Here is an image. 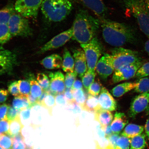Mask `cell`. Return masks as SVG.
I'll return each instance as SVG.
<instances>
[{
  "label": "cell",
  "instance_id": "6da1fadb",
  "mask_svg": "<svg viewBox=\"0 0 149 149\" xmlns=\"http://www.w3.org/2000/svg\"><path fill=\"white\" fill-rule=\"evenodd\" d=\"M100 19L102 37L110 45L118 47L127 44H136L138 42L137 30L133 25L105 18Z\"/></svg>",
  "mask_w": 149,
  "mask_h": 149
},
{
  "label": "cell",
  "instance_id": "7a4b0ae2",
  "mask_svg": "<svg viewBox=\"0 0 149 149\" xmlns=\"http://www.w3.org/2000/svg\"><path fill=\"white\" fill-rule=\"evenodd\" d=\"M100 27V19L91 15L86 10L80 9L72 27V40L81 44L87 43L96 37Z\"/></svg>",
  "mask_w": 149,
  "mask_h": 149
},
{
  "label": "cell",
  "instance_id": "3957f363",
  "mask_svg": "<svg viewBox=\"0 0 149 149\" xmlns=\"http://www.w3.org/2000/svg\"><path fill=\"white\" fill-rule=\"evenodd\" d=\"M72 8V0H44L41 7L43 17L50 23L63 21Z\"/></svg>",
  "mask_w": 149,
  "mask_h": 149
},
{
  "label": "cell",
  "instance_id": "277c9868",
  "mask_svg": "<svg viewBox=\"0 0 149 149\" xmlns=\"http://www.w3.org/2000/svg\"><path fill=\"white\" fill-rule=\"evenodd\" d=\"M136 20L141 31L149 39V12L144 0H120Z\"/></svg>",
  "mask_w": 149,
  "mask_h": 149
},
{
  "label": "cell",
  "instance_id": "5b68a950",
  "mask_svg": "<svg viewBox=\"0 0 149 149\" xmlns=\"http://www.w3.org/2000/svg\"><path fill=\"white\" fill-rule=\"evenodd\" d=\"M111 57L115 70L142 61L138 52L121 47L113 48Z\"/></svg>",
  "mask_w": 149,
  "mask_h": 149
},
{
  "label": "cell",
  "instance_id": "8992f818",
  "mask_svg": "<svg viewBox=\"0 0 149 149\" xmlns=\"http://www.w3.org/2000/svg\"><path fill=\"white\" fill-rule=\"evenodd\" d=\"M7 25L12 37H28L33 34L28 19L17 12L11 16Z\"/></svg>",
  "mask_w": 149,
  "mask_h": 149
},
{
  "label": "cell",
  "instance_id": "52a82bcc",
  "mask_svg": "<svg viewBox=\"0 0 149 149\" xmlns=\"http://www.w3.org/2000/svg\"><path fill=\"white\" fill-rule=\"evenodd\" d=\"M86 58L87 68L89 70L95 71L97 64L102 51L101 42L96 37L87 44H81Z\"/></svg>",
  "mask_w": 149,
  "mask_h": 149
},
{
  "label": "cell",
  "instance_id": "ba28073f",
  "mask_svg": "<svg viewBox=\"0 0 149 149\" xmlns=\"http://www.w3.org/2000/svg\"><path fill=\"white\" fill-rule=\"evenodd\" d=\"M44 0H16L14 3L17 12L27 18L36 19L39 9Z\"/></svg>",
  "mask_w": 149,
  "mask_h": 149
},
{
  "label": "cell",
  "instance_id": "9c48e42d",
  "mask_svg": "<svg viewBox=\"0 0 149 149\" xmlns=\"http://www.w3.org/2000/svg\"><path fill=\"white\" fill-rule=\"evenodd\" d=\"M144 63L142 61H139L115 70L112 78V83H117L135 77L138 70Z\"/></svg>",
  "mask_w": 149,
  "mask_h": 149
},
{
  "label": "cell",
  "instance_id": "30bf717a",
  "mask_svg": "<svg viewBox=\"0 0 149 149\" xmlns=\"http://www.w3.org/2000/svg\"><path fill=\"white\" fill-rule=\"evenodd\" d=\"M72 28L57 35L40 48L39 53H42L61 47L72 38Z\"/></svg>",
  "mask_w": 149,
  "mask_h": 149
},
{
  "label": "cell",
  "instance_id": "8fae6325",
  "mask_svg": "<svg viewBox=\"0 0 149 149\" xmlns=\"http://www.w3.org/2000/svg\"><path fill=\"white\" fill-rule=\"evenodd\" d=\"M17 64V57L13 52L0 47V75L12 71Z\"/></svg>",
  "mask_w": 149,
  "mask_h": 149
},
{
  "label": "cell",
  "instance_id": "7c38bea8",
  "mask_svg": "<svg viewBox=\"0 0 149 149\" xmlns=\"http://www.w3.org/2000/svg\"><path fill=\"white\" fill-rule=\"evenodd\" d=\"M149 103V92L141 93L136 96L131 102L128 116L134 118L139 113L146 110Z\"/></svg>",
  "mask_w": 149,
  "mask_h": 149
},
{
  "label": "cell",
  "instance_id": "4fadbf2b",
  "mask_svg": "<svg viewBox=\"0 0 149 149\" xmlns=\"http://www.w3.org/2000/svg\"><path fill=\"white\" fill-rule=\"evenodd\" d=\"M96 72L104 81L115 71L111 54H106L101 57L97 64Z\"/></svg>",
  "mask_w": 149,
  "mask_h": 149
},
{
  "label": "cell",
  "instance_id": "5bb4252c",
  "mask_svg": "<svg viewBox=\"0 0 149 149\" xmlns=\"http://www.w3.org/2000/svg\"><path fill=\"white\" fill-rule=\"evenodd\" d=\"M50 90L54 95L62 94L65 90V77L60 71L51 72L49 74Z\"/></svg>",
  "mask_w": 149,
  "mask_h": 149
},
{
  "label": "cell",
  "instance_id": "9a60e30c",
  "mask_svg": "<svg viewBox=\"0 0 149 149\" xmlns=\"http://www.w3.org/2000/svg\"><path fill=\"white\" fill-rule=\"evenodd\" d=\"M73 55L74 61V72L82 79L88 70L84 52L81 48L74 49Z\"/></svg>",
  "mask_w": 149,
  "mask_h": 149
},
{
  "label": "cell",
  "instance_id": "2e32d148",
  "mask_svg": "<svg viewBox=\"0 0 149 149\" xmlns=\"http://www.w3.org/2000/svg\"><path fill=\"white\" fill-rule=\"evenodd\" d=\"M86 7L100 18H104L107 10L102 0H75Z\"/></svg>",
  "mask_w": 149,
  "mask_h": 149
},
{
  "label": "cell",
  "instance_id": "e0dca14e",
  "mask_svg": "<svg viewBox=\"0 0 149 149\" xmlns=\"http://www.w3.org/2000/svg\"><path fill=\"white\" fill-rule=\"evenodd\" d=\"M99 102L101 109L109 111L116 110L117 102L105 87L102 86L98 97Z\"/></svg>",
  "mask_w": 149,
  "mask_h": 149
},
{
  "label": "cell",
  "instance_id": "ac0fdd59",
  "mask_svg": "<svg viewBox=\"0 0 149 149\" xmlns=\"http://www.w3.org/2000/svg\"><path fill=\"white\" fill-rule=\"evenodd\" d=\"M128 120L124 113L117 112L111 123V128L113 134H120L128 124Z\"/></svg>",
  "mask_w": 149,
  "mask_h": 149
},
{
  "label": "cell",
  "instance_id": "d6986e66",
  "mask_svg": "<svg viewBox=\"0 0 149 149\" xmlns=\"http://www.w3.org/2000/svg\"><path fill=\"white\" fill-rule=\"evenodd\" d=\"M63 59L60 56L54 54L48 56L40 61L41 64L46 68L48 69H58L62 67Z\"/></svg>",
  "mask_w": 149,
  "mask_h": 149
},
{
  "label": "cell",
  "instance_id": "ffe728a7",
  "mask_svg": "<svg viewBox=\"0 0 149 149\" xmlns=\"http://www.w3.org/2000/svg\"><path fill=\"white\" fill-rule=\"evenodd\" d=\"M113 118V115L111 111L100 109L95 113V120L100 124L102 129L109 125Z\"/></svg>",
  "mask_w": 149,
  "mask_h": 149
},
{
  "label": "cell",
  "instance_id": "44dd1931",
  "mask_svg": "<svg viewBox=\"0 0 149 149\" xmlns=\"http://www.w3.org/2000/svg\"><path fill=\"white\" fill-rule=\"evenodd\" d=\"M136 85L135 82H127L117 85L112 89L111 92L115 97H120L126 93L134 89Z\"/></svg>",
  "mask_w": 149,
  "mask_h": 149
},
{
  "label": "cell",
  "instance_id": "7402d4cb",
  "mask_svg": "<svg viewBox=\"0 0 149 149\" xmlns=\"http://www.w3.org/2000/svg\"><path fill=\"white\" fill-rule=\"evenodd\" d=\"M144 130V126L134 124H130L126 126L121 135L129 139H132L143 133Z\"/></svg>",
  "mask_w": 149,
  "mask_h": 149
},
{
  "label": "cell",
  "instance_id": "603a6c76",
  "mask_svg": "<svg viewBox=\"0 0 149 149\" xmlns=\"http://www.w3.org/2000/svg\"><path fill=\"white\" fill-rule=\"evenodd\" d=\"M62 68L65 72H73L74 70V61L69 51L65 48L63 52Z\"/></svg>",
  "mask_w": 149,
  "mask_h": 149
},
{
  "label": "cell",
  "instance_id": "cb8c5ba5",
  "mask_svg": "<svg viewBox=\"0 0 149 149\" xmlns=\"http://www.w3.org/2000/svg\"><path fill=\"white\" fill-rule=\"evenodd\" d=\"M16 12L14 4L12 2L8 3L0 9V24H8L11 16Z\"/></svg>",
  "mask_w": 149,
  "mask_h": 149
},
{
  "label": "cell",
  "instance_id": "d4e9b609",
  "mask_svg": "<svg viewBox=\"0 0 149 149\" xmlns=\"http://www.w3.org/2000/svg\"><path fill=\"white\" fill-rule=\"evenodd\" d=\"M100 109L101 107L99 102L98 97L89 95L86 101L83 110L95 113Z\"/></svg>",
  "mask_w": 149,
  "mask_h": 149
},
{
  "label": "cell",
  "instance_id": "484cf974",
  "mask_svg": "<svg viewBox=\"0 0 149 149\" xmlns=\"http://www.w3.org/2000/svg\"><path fill=\"white\" fill-rule=\"evenodd\" d=\"M146 137L142 133L130 139V149H144L148 146Z\"/></svg>",
  "mask_w": 149,
  "mask_h": 149
},
{
  "label": "cell",
  "instance_id": "4316f807",
  "mask_svg": "<svg viewBox=\"0 0 149 149\" xmlns=\"http://www.w3.org/2000/svg\"><path fill=\"white\" fill-rule=\"evenodd\" d=\"M24 125L22 124L20 117L9 122V129L8 135L13 137L21 133Z\"/></svg>",
  "mask_w": 149,
  "mask_h": 149
},
{
  "label": "cell",
  "instance_id": "83f0119b",
  "mask_svg": "<svg viewBox=\"0 0 149 149\" xmlns=\"http://www.w3.org/2000/svg\"><path fill=\"white\" fill-rule=\"evenodd\" d=\"M136 83L134 92L140 94L149 92V76L139 79Z\"/></svg>",
  "mask_w": 149,
  "mask_h": 149
},
{
  "label": "cell",
  "instance_id": "f1b7e54d",
  "mask_svg": "<svg viewBox=\"0 0 149 149\" xmlns=\"http://www.w3.org/2000/svg\"><path fill=\"white\" fill-rule=\"evenodd\" d=\"M40 105L47 109L49 114L52 116L53 108L56 105L55 97L54 95L47 93Z\"/></svg>",
  "mask_w": 149,
  "mask_h": 149
},
{
  "label": "cell",
  "instance_id": "f546056e",
  "mask_svg": "<svg viewBox=\"0 0 149 149\" xmlns=\"http://www.w3.org/2000/svg\"><path fill=\"white\" fill-rule=\"evenodd\" d=\"M13 106L15 109L20 111L30 108L27 98L20 95L15 97L13 100Z\"/></svg>",
  "mask_w": 149,
  "mask_h": 149
},
{
  "label": "cell",
  "instance_id": "4dcf8cb0",
  "mask_svg": "<svg viewBox=\"0 0 149 149\" xmlns=\"http://www.w3.org/2000/svg\"><path fill=\"white\" fill-rule=\"evenodd\" d=\"M12 37L7 24H0V44L8 42Z\"/></svg>",
  "mask_w": 149,
  "mask_h": 149
},
{
  "label": "cell",
  "instance_id": "1f68e13d",
  "mask_svg": "<svg viewBox=\"0 0 149 149\" xmlns=\"http://www.w3.org/2000/svg\"><path fill=\"white\" fill-rule=\"evenodd\" d=\"M71 91L73 94L75 103L79 105L83 110L86 100L84 91L83 89Z\"/></svg>",
  "mask_w": 149,
  "mask_h": 149
},
{
  "label": "cell",
  "instance_id": "d6a6232c",
  "mask_svg": "<svg viewBox=\"0 0 149 149\" xmlns=\"http://www.w3.org/2000/svg\"><path fill=\"white\" fill-rule=\"evenodd\" d=\"M95 71L87 70L82 78V82L84 88L88 90L89 87L94 82L95 78Z\"/></svg>",
  "mask_w": 149,
  "mask_h": 149
},
{
  "label": "cell",
  "instance_id": "836d02e7",
  "mask_svg": "<svg viewBox=\"0 0 149 149\" xmlns=\"http://www.w3.org/2000/svg\"><path fill=\"white\" fill-rule=\"evenodd\" d=\"M18 82L20 96L27 98L31 92L30 83L26 80H19Z\"/></svg>",
  "mask_w": 149,
  "mask_h": 149
},
{
  "label": "cell",
  "instance_id": "e575fe53",
  "mask_svg": "<svg viewBox=\"0 0 149 149\" xmlns=\"http://www.w3.org/2000/svg\"><path fill=\"white\" fill-rule=\"evenodd\" d=\"M30 84L31 86V94L33 97L38 99L42 94V89L39 84L38 82L35 79L31 80Z\"/></svg>",
  "mask_w": 149,
  "mask_h": 149
},
{
  "label": "cell",
  "instance_id": "d590c367",
  "mask_svg": "<svg viewBox=\"0 0 149 149\" xmlns=\"http://www.w3.org/2000/svg\"><path fill=\"white\" fill-rule=\"evenodd\" d=\"M13 139L7 134H3L0 136V146L3 149H12Z\"/></svg>",
  "mask_w": 149,
  "mask_h": 149
},
{
  "label": "cell",
  "instance_id": "8d00e7d4",
  "mask_svg": "<svg viewBox=\"0 0 149 149\" xmlns=\"http://www.w3.org/2000/svg\"><path fill=\"white\" fill-rule=\"evenodd\" d=\"M12 149H26V148L24 137L21 133L13 137Z\"/></svg>",
  "mask_w": 149,
  "mask_h": 149
},
{
  "label": "cell",
  "instance_id": "74e56055",
  "mask_svg": "<svg viewBox=\"0 0 149 149\" xmlns=\"http://www.w3.org/2000/svg\"><path fill=\"white\" fill-rule=\"evenodd\" d=\"M37 80L43 91H46L49 88L50 81L47 76L45 74L42 73L38 74Z\"/></svg>",
  "mask_w": 149,
  "mask_h": 149
},
{
  "label": "cell",
  "instance_id": "f35d334b",
  "mask_svg": "<svg viewBox=\"0 0 149 149\" xmlns=\"http://www.w3.org/2000/svg\"><path fill=\"white\" fill-rule=\"evenodd\" d=\"M130 139L121 136L117 141L115 149H130Z\"/></svg>",
  "mask_w": 149,
  "mask_h": 149
},
{
  "label": "cell",
  "instance_id": "ab89813d",
  "mask_svg": "<svg viewBox=\"0 0 149 149\" xmlns=\"http://www.w3.org/2000/svg\"><path fill=\"white\" fill-rule=\"evenodd\" d=\"M77 76V74L74 72H68L65 77V88L70 89L74 81H75Z\"/></svg>",
  "mask_w": 149,
  "mask_h": 149
},
{
  "label": "cell",
  "instance_id": "60d3db41",
  "mask_svg": "<svg viewBox=\"0 0 149 149\" xmlns=\"http://www.w3.org/2000/svg\"><path fill=\"white\" fill-rule=\"evenodd\" d=\"M102 87L100 82L94 81L89 87L88 93L91 95L97 96L101 92Z\"/></svg>",
  "mask_w": 149,
  "mask_h": 149
},
{
  "label": "cell",
  "instance_id": "b9f144b4",
  "mask_svg": "<svg viewBox=\"0 0 149 149\" xmlns=\"http://www.w3.org/2000/svg\"><path fill=\"white\" fill-rule=\"evenodd\" d=\"M148 76H149V62L145 63L141 66L138 70L135 78L139 79Z\"/></svg>",
  "mask_w": 149,
  "mask_h": 149
},
{
  "label": "cell",
  "instance_id": "7bdbcfd3",
  "mask_svg": "<svg viewBox=\"0 0 149 149\" xmlns=\"http://www.w3.org/2000/svg\"><path fill=\"white\" fill-rule=\"evenodd\" d=\"M21 111L15 109L13 107H9L6 114V118L9 122L20 117Z\"/></svg>",
  "mask_w": 149,
  "mask_h": 149
},
{
  "label": "cell",
  "instance_id": "ee69618b",
  "mask_svg": "<svg viewBox=\"0 0 149 149\" xmlns=\"http://www.w3.org/2000/svg\"><path fill=\"white\" fill-rule=\"evenodd\" d=\"M8 91L13 96L17 97L20 95L19 89L18 81H15L11 83L9 86Z\"/></svg>",
  "mask_w": 149,
  "mask_h": 149
},
{
  "label": "cell",
  "instance_id": "f6af8a7d",
  "mask_svg": "<svg viewBox=\"0 0 149 149\" xmlns=\"http://www.w3.org/2000/svg\"><path fill=\"white\" fill-rule=\"evenodd\" d=\"M9 122L7 119L0 120V132L2 134H8Z\"/></svg>",
  "mask_w": 149,
  "mask_h": 149
},
{
  "label": "cell",
  "instance_id": "bcb514c9",
  "mask_svg": "<svg viewBox=\"0 0 149 149\" xmlns=\"http://www.w3.org/2000/svg\"><path fill=\"white\" fill-rule=\"evenodd\" d=\"M64 95L68 104L71 105L75 103L73 94L70 89H67L66 91L65 90Z\"/></svg>",
  "mask_w": 149,
  "mask_h": 149
},
{
  "label": "cell",
  "instance_id": "7dc6e473",
  "mask_svg": "<svg viewBox=\"0 0 149 149\" xmlns=\"http://www.w3.org/2000/svg\"><path fill=\"white\" fill-rule=\"evenodd\" d=\"M58 94L55 97V102L56 105L63 107L68 104L66 100L65 99L64 94Z\"/></svg>",
  "mask_w": 149,
  "mask_h": 149
},
{
  "label": "cell",
  "instance_id": "c3c4849f",
  "mask_svg": "<svg viewBox=\"0 0 149 149\" xmlns=\"http://www.w3.org/2000/svg\"><path fill=\"white\" fill-rule=\"evenodd\" d=\"M119 134H113L106 138L109 141V144L112 146L114 149L116 146V142L119 137Z\"/></svg>",
  "mask_w": 149,
  "mask_h": 149
},
{
  "label": "cell",
  "instance_id": "681fc988",
  "mask_svg": "<svg viewBox=\"0 0 149 149\" xmlns=\"http://www.w3.org/2000/svg\"><path fill=\"white\" fill-rule=\"evenodd\" d=\"M9 107L6 104L0 106V120L7 119L6 114Z\"/></svg>",
  "mask_w": 149,
  "mask_h": 149
},
{
  "label": "cell",
  "instance_id": "f907efd6",
  "mask_svg": "<svg viewBox=\"0 0 149 149\" xmlns=\"http://www.w3.org/2000/svg\"><path fill=\"white\" fill-rule=\"evenodd\" d=\"M8 96V91L4 89H0V102L2 103L6 101Z\"/></svg>",
  "mask_w": 149,
  "mask_h": 149
},
{
  "label": "cell",
  "instance_id": "816d5d0a",
  "mask_svg": "<svg viewBox=\"0 0 149 149\" xmlns=\"http://www.w3.org/2000/svg\"><path fill=\"white\" fill-rule=\"evenodd\" d=\"M31 111L30 108H28V109L21 111L20 112V116L21 117L23 120H27L30 118Z\"/></svg>",
  "mask_w": 149,
  "mask_h": 149
},
{
  "label": "cell",
  "instance_id": "f5cc1de1",
  "mask_svg": "<svg viewBox=\"0 0 149 149\" xmlns=\"http://www.w3.org/2000/svg\"><path fill=\"white\" fill-rule=\"evenodd\" d=\"M83 84L82 81L79 79L76 80L72 85L71 90L72 91L79 90V89H83Z\"/></svg>",
  "mask_w": 149,
  "mask_h": 149
},
{
  "label": "cell",
  "instance_id": "db71d44e",
  "mask_svg": "<svg viewBox=\"0 0 149 149\" xmlns=\"http://www.w3.org/2000/svg\"><path fill=\"white\" fill-rule=\"evenodd\" d=\"M27 99L29 102L30 108L33 107V105L38 104V99L33 97L31 94L29 95Z\"/></svg>",
  "mask_w": 149,
  "mask_h": 149
},
{
  "label": "cell",
  "instance_id": "11a10c76",
  "mask_svg": "<svg viewBox=\"0 0 149 149\" xmlns=\"http://www.w3.org/2000/svg\"><path fill=\"white\" fill-rule=\"evenodd\" d=\"M102 130H104V133H105L106 138L109 137V136L113 134L111 130V125H109L106 126Z\"/></svg>",
  "mask_w": 149,
  "mask_h": 149
},
{
  "label": "cell",
  "instance_id": "9f6ffc18",
  "mask_svg": "<svg viewBox=\"0 0 149 149\" xmlns=\"http://www.w3.org/2000/svg\"><path fill=\"white\" fill-rule=\"evenodd\" d=\"M95 143L96 149H114L112 146H111V145L109 144L107 146L102 148V147L100 146L97 141H95Z\"/></svg>",
  "mask_w": 149,
  "mask_h": 149
},
{
  "label": "cell",
  "instance_id": "6f0895ef",
  "mask_svg": "<svg viewBox=\"0 0 149 149\" xmlns=\"http://www.w3.org/2000/svg\"><path fill=\"white\" fill-rule=\"evenodd\" d=\"M144 130L146 136L149 141V118L147 120L145 124Z\"/></svg>",
  "mask_w": 149,
  "mask_h": 149
},
{
  "label": "cell",
  "instance_id": "680465c9",
  "mask_svg": "<svg viewBox=\"0 0 149 149\" xmlns=\"http://www.w3.org/2000/svg\"><path fill=\"white\" fill-rule=\"evenodd\" d=\"M144 48L145 51L149 55V39L148 40L145 42V44Z\"/></svg>",
  "mask_w": 149,
  "mask_h": 149
},
{
  "label": "cell",
  "instance_id": "91938a15",
  "mask_svg": "<svg viewBox=\"0 0 149 149\" xmlns=\"http://www.w3.org/2000/svg\"><path fill=\"white\" fill-rule=\"evenodd\" d=\"M149 12V0H144Z\"/></svg>",
  "mask_w": 149,
  "mask_h": 149
},
{
  "label": "cell",
  "instance_id": "94428289",
  "mask_svg": "<svg viewBox=\"0 0 149 149\" xmlns=\"http://www.w3.org/2000/svg\"><path fill=\"white\" fill-rule=\"evenodd\" d=\"M146 110V113L147 115H148L149 116V103L148 104V107H147Z\"/></svg>",
  "mask_w": 149,
  "mask_h": 149
},
{
  "label": "cell",
  "instance_id": "6125c7cd",
  "mask_svg": "<svg viewBox=\"0 0 149 149\" xmlns=\"http://www.w3.org/2000/svg\"><path fill=\"white\" fill-rule=\"evenodd\" d=\"M2 134H3L1 133V132H0V136H1Z\"/></svg>",
  "mask_w": 149,
  "mask_h": 149
},
{
  "label": "cell",
  "instance_id": "be15d7a7",
  "mask_svg": "<svg viewBox=\"0 0 149 149\" xmlns=\"http://www.w3.org/2000/svg\"><path fill=\"white\" fill-rule=\"evenodd\" d=\"M0 149H3L2 148L1 146H0Z\"/></svg>",
  "mask_w": 149,
  "mask_h": 149
},
{
  "label": "cell",
  "instance_id": "e7e4bbea",
  "mask_svg": "<svg viewBox=\"0 0 149 149\" xmlns=\"http://www.w3.org/2000/svg\"></svg>",
  "mask_w": 149,
  "mask_h": 149
},
{
  "label": "cell",
  "instance_id": "03108f58",
  "mask_svg": "<svg viewBox=\"0 0 149 149\" xmlns=\"http://www.w3.org/2000/svg\"></svg>",
  "mask_w": 149,
  "mask_h": 149
}]
</instances>
